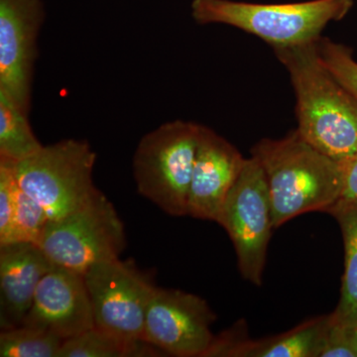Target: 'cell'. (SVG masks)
Wrapping results in <instances>:
<instances>
[{
	"mask_svg": "<svg viewBox=\"0 0 357 357\" xmlns=\"http://www.w3.org/2000/svg\"><path fill=\"white\" fill-rule=\"evenodd\" d=\"M316 41L273 49L296 96L297 132L344 163L357 155V100L319 61Z\"/></svg>",
	"mask_w": 357,
	"mask_h": 357,
	"instance_id": "1",
	"label": "cell"
},
{
	"mask_svg": "<svg viewBox=\"0 0 357 357\" xmlns=\"http://www.w3.org/2000/svg\"><path fill=\"white\" fill-rule=\"evenodd\" d=\"M251 157L266 178L274 229L304 213H326L342 198V164L303 139L297 130L280 139L260 140Z\"/></svg>",
	"mask_w": 357,
	"mask_h": 357,
	"instance_id": "2",
	"label": "cell"
},
{
	"mask_svg": "<svg viewBox=\"0 0 357 357\" xmlns=\"http://www.w3.org/2000/svg\"><path fill=\"white\" fill-rule=\"evenodd\" d=\"M354 4V0L282 4L192 0V14L199 24L232 26L255 35L275 49L316 41L331 22L344 20Z\"/></svg>",
	"mask_w": 357,
	"mask_h": 357,
	"instance_id": "3",
	"label": "cell"
},
{
	"mask_svg": "<svg viewBox=\"0 0 357 357\" xmlns=\"http://www.w3.org/2000/svg\"><path fill=\"white\" fill-rule=\"evenodd\" d=\"M201 126L175 121L140 140L133 157L137 191L173 217L187 215Z\"/></svg>",
	"mask_w": 357,
	"mask_h": 357,
	"instance_id": "4",
	"label": "cell"
},
{
	"mask_svg": "<svg viewBox=\"0 0 357 357\" xmlns=\"http://www.w3.org/2000/svg\"><path fill=\"white\" fill-rule=\"evenodd\" d=\"M96 154L86 141L67 139L43 146L16 162V182L51 220L69 215L100 191L93 181Z\"/></svg>",
	"mask_w": 357,
	"mask_h": 357,
	"instance_id": "5",
	"label": "cell"
},
{
	"mask_svg": "<svg viewBox=\"0 0 357 357\" xmlns=\"http://www.w3.org/2000/svg\"><path fill=\"white\" fill-rule=\"evenodd\" d=\"M37 245L54 264L84 274L96 263L119 258L126 230L114 204L98 191L77 210L49 220Z\"/></svg>",
	"mask_w": 357,
	"mask_h": 357,
	"instance_id": "6",
	"label": "cell"
},
{
	"mask_svg": "<svg viewBox=\"0 0 357 357\" xmlns=\"http://www.w3.org/2000/svg\"><path fill=\"white\" fill-rule=\"evenodd\" d=\"M217 222L231 239L241 276L253 285L261 286L274 225L266 178L253 157L246 159Z\"/></svg>",
	"mask_w": 357,
	"mask_h": 357,
	"instance_id": "7",
	"label": "cell"
},
{
	"mask_svg": "<svg viewBox=\"0 0 357 357\" xmlns=\"http://www.w3.org/2000/svg\"><path fill=\"white\" fill-rule=\"evenodd\" d=\"M95 326L126 340H143L145 314L155 285L132 260L96 263L84 273Z\"/></svg>",
	"mask_w": 357,
	"mask_h": 357,
	"instance_id": "8",
	"label": "cell"
},
{
	"mask_svg": "<svg viewBox=\"0 0 357 357\" xmlns=\"http://www.w3.org/2000/svg\"><path fill=\"white\" fill-rule=\"evenodd\" d=\"M217 319L206 301L177 289L155 286L145 314L143 340L167 356L204 357Z\"/></svg>",
	"mask_w": 357,
	"mask_h": 357,
	"instance_id": "9",
	"label": "cell"
},
{
	"mask_svg": "<svg viewBox=\"0 0 357 357\" xmlns=\"http://www.w3.org/2000/svg\"><path fill=\"white\" fill-rule=\"evenodd\" d=\"M43 18L40 0H0V91L27 114Z\"/></svg>",
	"mask_w": 357,
	"mask_h": 357,
	"instance_id": "10",
	"label": "cell"
},
{
	"mask_svg": "<svg viewBox=\"0 0 357 357\" xmlns=\"http://www.w3.org/2000/svg\"><path fill=\"white\" fill-rule=\"evenodd\" d=\"M21 326L46 331L63 340L95 328L84 274L56 265L40 281Z\"/></svg>",
	"mask_w": 357,
	"mask_h": 357,
	"instance_id": "11",
	"label": "cell"
},
{
	"mask_svg": "<svg viewBox=\"0 0 357 357\" xmlns=\"http://www.w3.org/2000/svg\"><path fill=\"white\" fill-rule=\"evenodd\" d=\"M246 159L213 129L201 126L187 215L217 222L220 208L243 172Z\"/></svg>",
	"mask_w": 357,
	"mask_h": 357,
	"instance_id": "12",
	"label": "cell"
},
{
	"mask_svg": "<svg viewBox=\"0 0 357 357\" xmlns=\"http://www.w3.org/2000/svg\"><path fill=\"white\" fill-rule=\"evenodd\" d=\"M330 314L307 319L273 337L252 340L244 321L215 335L204 357H321Z\"/></svg>",
	"mask_w": 357,
	"mask_h": 357,
	"instance_id": "13",
	"label": "cell"
},
{
	"mask_svg": "<svg viewBox=\"0 0 357 357\" xmlns=\"http://www.w3.org/2000/svg\"><path fill=\"white\" fill-rule=\"evenodd\" d=\"M56 266L37 244L0 246V328L22 325L45 275Z\"/></svg>",
	"mask_w": 357,
	"mask_h": 357,
	"instance_id": "14",
	"label": "cell"
},
{
	"mask_svg": "<svg viewBox=\"0 0 357 357\" xmlns=\"http://www.w3.org/2000/svg\"><path fill=\"white\" fill-rule=\"evenodd\" d=\"M326 213L340 225L344 246L340 301L331 316L335 321L357 326V202L340 199Z\"/></svg>",
	"mask_w": 357,
	"mask_h": 357,
	"instance_id": "15",
	"label": "cell"
},
{
	"mask_svg": "<svg viewBox=\"0 0 357 357\" xmlns=\"http://www.w3.org/2000/svg\"><path fill=\"white\" fill-rule=\"evenodd\" d=\"M165 352L143 340H126L95 328L66 340L57 357H157Z\"/></svg>",
	"mask_w": 357,
	"mask_h": 357,
	"instance_id": "16",
	"label": "cell"
},
{
	"mask_svg": "<svg viewBox=\"0 0 357 357\" xmlns=\"http://www.w3.org/2000/svg\"><path fill=\"white\" fill-rule=\"evenodd\" d=\"M28 115L0 91V157L20 162L43 147L33 132Z\"/></svg>",
	"mask_w": 357,
	"mask_h": 357,
	"instance_id": "17",
	"label": "cell"
},
{
	"mask_svg": "<svg viewBox=\"0 0 357 357\" xmlns=\"http://www.w3.org/2000/svg\"><path fill=\"white\" fill-rule=\"evenodd\" d=\"M62 338L53 333L20 326L0 333V357H57Z\"/></svg>",
	"mask_w": 357,
	"mask_h": 357,
	"instance_id": "18",
	"label": "cell"
},
{
	"mask_svg": "<svg viewBox=\"0 0 357 357\" xmlns=\"http://www.w3.org/2000/svg\"><path fill=\"white\" fill-rule=\"evenodd\" d=\"M49 220L50 218L43 206L16 185L13 243L38 244Z\"/></svg>",
	"mask_w": 357,
	"mask_h": 357,
	"instance_id": "19",
	"label": "cell"
},
{
	"mask_svg": "<svg viewBox=\"0 0 357 357\" xmlns=\"http://www.w3.org/2000/svg\"><path fill=\"white\" fill-rule=\"evenodd\" d=\"M316 47L321 64L357 100V61L351 49L323 36Z\"/></svg>",
	"mask_w": 357,
	"mask_h": 357,
	"instance_id": "20",
	"label": "cell"
},
{
	"mask_svg": "<svg viewBox=\"0 0 357 357\" xmlns=\"http://www.w3.org/2000/svg\"><path fill=\"white\" fill-rule=\"evenodd\" d=\"M15 163L0 157V246L13 243Z\"/></svg>",
	"mask_w": 357,
	"mask_h": 357,
	"instance_id": "21",
	"label": "cell"
},
{
	"mask_svg": "<svg viewBox=\"0 0 357 357\" xmlns=\"http://www.w3.org/2000/svg\"><path fill=\"white\" fill-rule=\"evenodd\" d=\"M321 357H357V326L335 321L330 314Z\"/></svg>",
	"mask_w": 357,
	"mask_h": 357,
	"instance_id": "22",
	"label": "cell"
},
{
	"mask_svg": "<svg viewBox=\"0 0 357 357\" xmlns=\"http://www.w3.org/2000/svg\"><path fill=\"white\" fill-rule=\"evenodd\" d=\"M342 164L344 168V190L340 199L357 202V155Z\"/></svg>",
	"mask_w": 357,
	"mask_h": 357,
	"instance_id": "23",
	"label": "cell"
}]
</instances>
